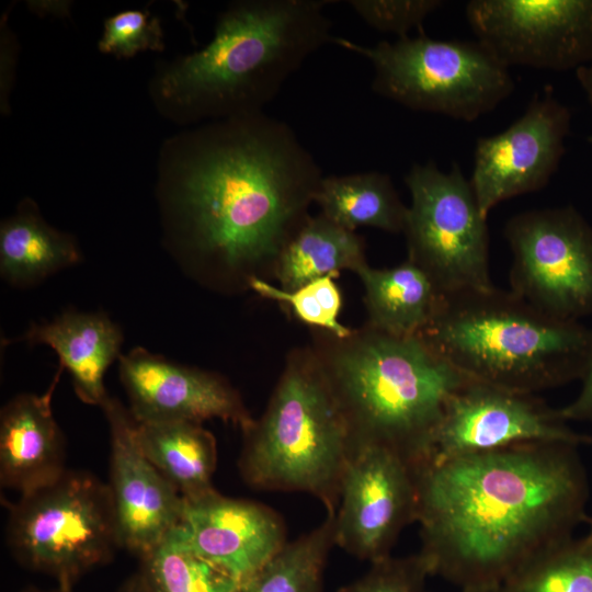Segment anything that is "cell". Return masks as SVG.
Masks as SVG:
<instances>
[{"mask_svg":"<svg viewBox=\"0 0 592 592\" xmlns=\"http://www.w3.org/2000/svg\"><path fill=\"white\" fill-rule=\"evenodd\" d=\"M578 446L536 442L423 466L419 555L460 590L501 587L588 521Z\"/></svg>","mask_w":592,"mask_h":592,"instance_id":"1","label":"cell"},{"mask_svg":"<svg viewBox=\"0 0 592 592\" xmlns=\"http://www.w3.org/2000/svg\"><path fill=\"white\" fill-rule=\"evenodd\" d=\"M191 145L177 205L200 276L224 292L273 278L323 178L314 156L288 124L264 113L228 118Z\"/></svg>","mask_w":592,"mask_h":592,"instance_id":"2","label":"cell"},{"mask_svg":"<svg viewBox=\"0 0 592 592\" xmlns=\"http://www.w3.org/2000/svg\"><path fill=\"white\" fill-rule=\"evenodd\" d=\"M312 330L310 346L346 420L354 451L382 446L421 469L447 400L468 378L419 334L392 335L365 323L343 338Z\"/></svg>","mask_w":592,"mask_h":592,"instance_id":"3","label":"cell"},{"mask_svg":"<svg viewBox=\"0 0 592 592\" xmlns=\"http://www.w3.org/2000/svg\"><path fill=\"white\" fill-rule=\"evenodd\" d=\"M331 1L248 0L217 21L203 49L180 58L161 94L192 117L262 113L305 60L332 43Z\"/></svg>","mask_w":592,"mask_h":592,"instance_id":"4","label":"cell"},{"mask_svg":"<svg viewBox=\"0 0 592 592\" xmlns=\"http://www.w3.org/2000/svg\"><path fill=\"white\" fill-rule=\"evenodd\" d=\"M419 335L469 379L536 394L581 378L592 329L492 287L444 296Z\"/></svg>","mask_w":592,"mask_h":592,"instance_id":"5","label":"cell"},{"mask_svg":"<svg viewBox=\"0 0 592 592\" xmlns=\"http://www.w3.org/2000/svg\"><path fill=\"white\" fill-rule=\"evenodd\" d=\"M241 431L238 469L247 485L308 493L337 512L354 446L310 345L288 352L264 412Z\"/></svg>","mask_w":592,"mask_h":592,"instance_id":"6","label":"cell"},{"mask_svg":"<svg viewBox=\"0 0 592 592\" xmlns=\"http://www.w3.org/2000/svg\"><path fill=\"white\" fill-rule=\"evenodd\" d=\"M5 539L21 566L73 589L122 548L107 482L67 469L53 482L20 494L9 505Z\"/></svg>","mask_w":592,"mask_h":592,"instance_id":"7","label":"cell"},{"mask_svg":"<svg viewBox=\"0 0 592 592\" xmlns=\"http://www.w3.org/2000/svg\"><path fill=\"white\" fill-rule=\"evenodd\" d=\"M332 43L371 61L376 94L414 111L473 122L514 90L509 68L477 39H436L422 32L374 46L337 36Z\"/></svg>","mask_w":592,"mask_h":592,"instance_id":"8","label":"cell"},{"mask_svg":"<svg viewBox=\"0 0 592 592\" xmlns=\"http://www.w3.org/2000/svg\"><path fill=\"white\" fill-rule=\"evenodd\" d=\"M411 196L403 235L407 260L443 296L493 286L489 235L470 181L457 163L443 172L435 162L413 164L405 177Z\"/></svg>","mask_w":592,"mask_h":592,"instance_id":"9","label":"cell"},{"mask_svg":"<svg viewBox=\"0 0 592 592\" xmlns=\"http://www.w3.org/2000/svg\"><path fill=\"white\" fill-rule=\"evenodd\" d=\"M504 237L512 293L559 319L592 316V227L574 207L519 213Z\"/></svg>","mask_w":592,"mask_h":592,"instance_id":"10","label":"cell"},{"mask_svg":"<svg viewBox=\"0 0 592 592\" xmlns=\"http://www.w3.org/2000/svg\"><path fill=\"white\" fill-rule=\"evenodd\" d=\"M465 14L508 68L563 71L592 60V0H471Z\"/></svg>","mask_w":592,"mask_h":592,"instance_id":"11","label":"cell"},{"mask_svg":"<svg viewBox=\"0 0 592 592\" xmlns=\"http://www.w3.org/2000/svg\"><path fill=\"white\" fill-rule=\"evenodd\" d=\"M536 442L581 445L592 436L571 430L559 409L535 394L468 378L447 400L425 465Z\"/></svg>","mask_w":592,"mask_h":592,"instance_id":"12","label":"cell"},{"mask_svg":"<svg viewBox=\"0 0 592 592\" xmlns=\"http://www.w3.org/2000/svg\"><path fill=\"white\" fill-rule=\"evenodd\" d=\"M418 470L392 451L356 448L343 475L334 544L369 563L391 556L403 528L418 521Z\"/></svg>","mask_w":592,"mask_h":592,"instance_id":"13","label":"cell"},{"mask_svg":"<svg viewBox=\"0 0 592 592\" xmlns=\"http://www.w3.org/2000/svg\"><path fill=\"white\" fill-rule=\"evenodd\" d=\"M570 122V110L549 89L536 94L506 129L478 138L469 181L485 217L497 204L549 182L563 156Z\"/></svg>","mask_w":592,"mask_h":592,"instance_id":"14","label":"cell"},{"mask_svg":"<svg viewBox=\"0 0 592 592\" xmlns=\"http://www.w3.org/2000/svg\"><path fill=\"white\" fill-rule=\"evenodd\" d=\"M101 408L109 424L107 486L121 545L141 559L179 526L184 499L144 454L129 409L113 397Z\"/></svg>","mask_w":592,"mask_h":592,"instance_id":"15","label":"cell"},{"mask_svg":"<svg viewBox=\"0 0 592 592\" xmlns=\"http://www.w3.org/2000/svg\"><path fill=\"white\" fill-rule=\"evenodd\" d=\"M121 382L138 422L219 419L241 430L254 418L223 376L135 348L118 357Z\"/></svg>","mask_w":592,"mask_h":592,"instance_id":"16","label":"cell"},{"mask_svg":"<svg viewBox=\"0 0 592 592\" xmlns=\"http://www.w3.org/2000/svg\"><path fill=\"white\" fill-rule=\"evenodd\" d=\"M179 530L194 553L239 584L287 543L285 524L273 509L216 490L184 499Z\"/></svg>","mask_w":592,"mask_h":592,"instance_id":"17","label":"cell"},{"mask_svg":"<svg viewBox=\"0 0 592 592\" xmlns=\"http://www.w3.org/2000/svg\"><path fill=\"white\" fill-rule=\"evenodd\" d=\"M61 371L43 395L20 394L0 413V483L20 494L59 478L66 466L64 434L52 410Z\"/></svg>","mask_w":592,"mask_h":592,"instance_id":"18","label":"cell"},{"mask_svg":"<svg viewBox=\"0 0 592 592\" xmlns=\"http://www.w3.org/2000/svg\"><path fill=\"white\" fill-rule=\"evenodd\" d=\"M23 340L46 344L57 353L59 371L69 372L75 391L84 403L101 407L110 397L104 375L121 355L123 334L106 315L67 311L50 322L32 323Z\"/></svg>","mask_w":592,"mask_h":592,"instance_id":"19","label":"cell"},{"mask_svg":"<svg viewBox=\"0 0 592 592\" xmlns=\"http://www.w3.org/2000/svg\"><path fill=\"white\" fill-rule=\"evenodd\" d=\"M355 274L364 289L365 325L392 335L419 334L444 299L429 276L409 260L385 269L366 264Z\"/></svg>","mask_w":592,"mask_h":592,"instance_id":"20","label":"cell"},{"mask_svg":"<svg viewBox=\"0 0 592 592\" xmlns=\"http://www.w3.org/2000/svg\"><path fill=\"white\" fill-rule=\"evenodd\" d=\"M140 448L153 466L185 500L215 490L217 465L215 436L193 421H136Z\"/></svg>","mask_w":592,"mask_h":592,"instance_id":"21","label":"cell"},{"mask_svg":"<svg viewBox=\"0 0 592 592\" xmlns=\"http://www.w3.org/2000/svg\"><path fill=\"white\" fill-rule=\"evenodd\" d=\"M366 264L363 238L319 213L309 215L284 247L273 278L294 291L326 275L337 278L343 270L356 273Z\"/></svg>","mask_w":592,"mask_h":592,"instance_id":"22","label":"cell"},{"mask_svg":"<svg viewBox=\"0 0 592 592\" xmlns=\"http://www.w3.org/2000/svg\"><path fill=\"white\" fill-rule=\"evenodd\" d=\"M315 203L322 215L350 230L372 227L390 234L403 232L408 206L387 173L366 171L323 177Z\"/></svg>","mask_w":592,"mask_h":592,"instance_id":"23","label":"cell"},{"mask_svg":"<svg viewBox=\"0 0 592 592\" xmlns=\"http://www.w3.org/2000/svg\"><path fill=\"white\" fill-rule=\"evenodd\" d=\"M79 259L71 238L34 215L21 214L1 225L0 271L12 284L38 281Z\"/></svg>","mask_w":592,"mask_h":592,"instance_id":"24","label":"cell"},{"mask_svg":"<svg viewBox=\"0 0 592 592\" xmlns=\"http://www.w3.org/2000/svg\"><path fill=\"white\" fill-rule=\"evenodd\" d=\"M334 516L287 542L237 592H323V574L334 544Z\"/></svg>","mask_w":592,"mask_h":592,"instance_id":"25","label":"cell"},{"mask_svg":"<svg viewBox=\"0 0 592 592\" xmlns=\"http://www.w3.org/2000/svg\"><path fill=\"white\" fill-rule=\"evenodd\" d=\"M140 560V571L156 592H237L240 585L194 553L179 526Z\"/></svg>","mask_w":592,"mask_h":592,"instance_id":"26","label":"cell"},{"mask_svg":"<svg viewBox=\"0 0 592 592\" xmlns=\"http://www.w3.org/2000/svg\"><path fill=\"white\" fill-rule=\"evenodd\" d=\"M503 592H592V524L590 532L539 555L503 584Z\"/></svg>","mask_w":592,"mask_h":592,"instance_id":"27","label":"cell"},{"mask_svg":"<svg viewBox=\"0 0 592 592\" xmlns=\"http://www.w3.org/2000/svg\"><path fill=\"white\" fill-rule=\"evenodd\" d=\"M334 278L333 275H326L294 291H285L275 287L269 281L254 278L250 282L249 288L263 298L287 305L298 320L312 329L343 338L353 329L339 320L342 295Z\"/></svg>","mask_w":592,"mask_h":592,"instance_id":"28","label":"cell"},{"mask_svg":"<svg viewBox=\"0 0 592 592\" xmlns=\"http://www.w3.org/2000/svg\"><path fill=\"white\" fill-rule=\"evenodd\" d=\"M429 569L418 554L386 557L372 562L368 571L337 592H428Z\"/></svg>","mask_w":592,"mask_h":592,"instance_id":"29","label":"cell"},{"mask_svg":"<svg viewBox=\"0 0 592 592\" xmlns=\"http://www.w3.org/2000/svg\"><path fill=\"white\" fill-rule=\"evenodd\" d=\"M99 48L119 57H130L146 49L160 50L163 48L162 31L158 20L149 13L124 11L105 21Z\"/></svg>","mask_w":592,"mask_h":592,"instance_id":"30","label":"cell"},{"mask_svg":"<svg viewBox=\"0 0 592 592\" xmlns=\"http://www.w3.org/2000/svg\"><path fill=\"white\" fill-rule=\"evenodd\" d=\"M348 4L372 29L391 33L397 38L421 29L425 18L440 8V0H350Z\"/></svg>","mask_w":592,"mask_h":592,"instance_id":"31","label":"cell"},{"mask_svg":"<svg viewBox=\"0 0 592 592\" xmlns=\"http://www.w3.org/2000/svg\"><path fill=\"white\" fill-rule=\"evenodd\" d=\"M582 386L577 398L559 409L561 417L568 421L592 422V338L588 358L580 378Z\"/></svg>","mask_w":592,"mask_h":592,"instance_id":"32","label":"cell"},{"mask_svg":"<svg viewBox=\"0 0 592 592\" xmlns=\"http://www.w3.org/2000/svg\"><path fill=\"white\" fill-rule=\"evenodd\" d=\"M117 592H156L145 574L139 570L127 578L118 588Z\"/></svg>","mask_w":592,"mask_h":592,"instance_id":"33","label":"cell"},{"mask_svg":"<svg viewBox=\"0 0 592 592\" xmlns=\"http://www.w3.org/2000/svg\"><path fill=\"white\" fill-rule=\"evenodd\" d=\"M577 78L592 106V60L576 69Z\"/></svg>","mask_w":592,"mask_h":592,"instance_id":"34","label":"cell"},{"mask_svg":"<svg viewBox=\"0 0 592 592\" xmlns=\"http://www.w3.org/2000/svg\"><path fill=\"white\" fill-rule=\"evenodd\" d=\"M21 592H73V589H65V588L56 587L54 589L45 590V589H39L36 587H27L23 589Z\"/></svg>","mask_w":592,"mask_h":592,"instance_id":"35","label":"cell"},{"mask_svg":"<svg viewBox=\"0 0 592 592\" xmlns=\"http://www.w3.org/2000/svg\"><path fill=\"white\" fill-rule=\"evenodd\" d=\"M462 592H503L501 587L462 590Z\"/></svg>","mask_w":592,"mask_h":592,"instance_id":"36","label":"cell"},{"mask_svg":"<svg viewBox=\"0 0 592 592\" xmlns=\"http://www.w3.org/2000/svg\"><path fill=\"white\" fill-rule=\"evenodd\" d=\"M588 141L592 145V136L588 137Z\"/></svg>","mask_w":592,"mask_h":592,"instance_id":"37","label":"cell"}]
</instances>
